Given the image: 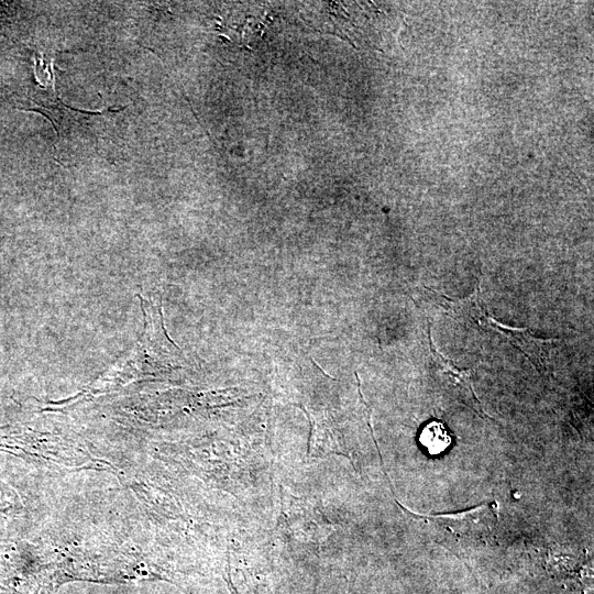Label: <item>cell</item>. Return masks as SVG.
<instances>
[{
	"label": "cell",
	"instance_id": "obj_5",
	"mask_svg": "<svg viewBox=\"0 0 594 594\" xmlns=\"http://www.w3.org/2000/svg\"><path fill=\"white\" fill-rule=\"evenodd\" d=\"M419 441L430 454H440L451 444L448 428L438 420L429 421L420 431Z\"/></svg>",
	"mask_w": 594,
	"mask_h": 594
},
{
	"label": "cell",
	"instance_id": "obj_1",
	"mask_svg": "<svg viewBox=\"0 0 594 594\" xmlns=\"http://www.w3.org/2000/svg\"><path fill=\"white\" fill-rule=\"evenodd\" d=\"M399 505L409 516L420 519L431 528L435 540L447 549L466 554L483 546H487L493 537L498 518V506L495 502L457 513L438 515H418Z\"/></svg>",
	"mask_w": 594,
	"mask_h": 594
},
{
	"label": "cell",
	"instance_id": "obj_6",
	"mask_svg": "<svg viewBox=\"0 0 594 594\" xmlns=\"http://www.w3.org/2000/svg\"><path fill=\"white\" fill-rule=\"evenodd\" d=\"M226 572H227L226 580H227V583L229 584V587H230V591H231L232 594H254L249 588L244 587L243 585H239L233 580V578L231 575V571H230L229 560H228V564H227V568H226Z\"/></svg>",
	"mask_w": 594,
	"mask_h": 594
},
{
	"label": "cell",
	"instance_id": "obj_4",
	"mask_svg": "<svg viewBox=\"0 0 594 594\" xmlns=\"http://www.w3.org/2000/svg\"><path fill=\"white\" fill-rule=\"evenodd\" d=\"M429 346L432 354V360L439 373L447 380L450 386L458 391L462 400L471 407L479 416L488 417L482 408V405L475 394L471 381L470 370H460L455 367L450 360H447L440 352L437 351L431 336L429 333Z\"/></svg>",
	"mask_w": 594,
	"mask_h": 594
},
{
	"label": "cell",
	"instance_id": "obj_2",
	"mask_svg": "<svg viewBox=\"0 0 594 594\" xmlns=\"http://www.w3.org/2000/svg\"><path fill=\"white\" fill-rule=\"evenodd\" d=\"M428 297L446 310L448 315L457 320L472 324L486 331H494L505 337L522 353H525L537 367L542 371L544 361L549 358L550 346L554 344L552 340L537 339L528 329L512 328L498 323L485 309L480 297L479 288L463 300H453L440 295L429 288Z\"/></svg>",
	"mask_w": 594,
	"mask_h": 594
},
{
	"label": "cell",
	"instance_id": "obj_3",
	"mask_svg": "<svg viewBox=\"0 0 594 594\" xmlns=\"http://www.w3.org/2000/svg\"><path fill=\"white\" fill-rule=\"evenodd\" d=\"M324 517L307 501L290 493L280 495V524L288 541L295 546H315L331 531Z\"/></svg>",
	"mask_w": 594,
	"mask_h": 594
}]
</instances>
